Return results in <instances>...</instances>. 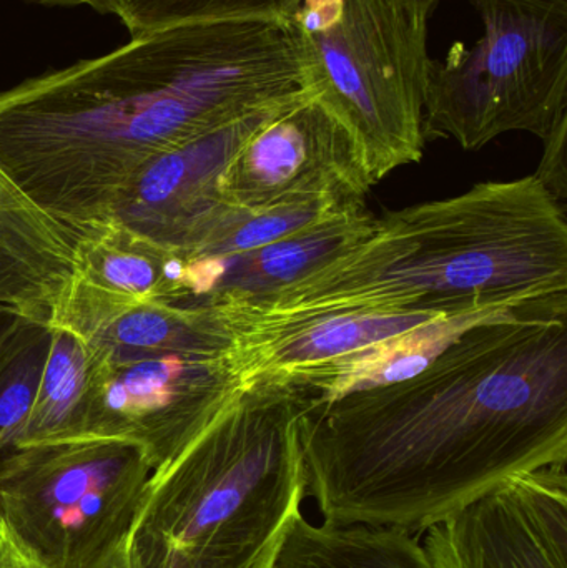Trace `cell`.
<instances>
[{"instance_id": "6da1fadb", "label": "cell", "mask_w": 567, "mask_h": 568, "mask_svg": "<svg viewBox=\"0 0 567 568\" xmlns=\"http://www.w3.org/2000/svg\"><path fill=\"white\" fill-rule=\"evenodd\" d=\"M566 316L506 314L415 376L306 397V496L323 523L422 534L513 477L567 464Z\"/></svg>"}, {"instance_id": "7a4b0ae2", "label": "cell", "mask_w": 567, "mask_h": 568, "mask_svg": "<svg viewBox=\"0 0 567 568\" xmlns=\"http://www.w3.org/2000/svg\"><path fill=\"white\" fill-rule=\"evenodd\" d=\"M290 19L185 22L0 92V169L82 233L153 156L308 89Z\"/></svg>"}, {"instance_id": "3957f363", "label": "cell", "mask_w": 567, "mask_h": 568, "mask_svg": "<svg viewBox=\"0 0 567 568\" xmlns=\"http://www.w3.org/2000/svg\"><path fill=\"white\" fill-rule=\"evenodd\" d=\"M225 311L233 333L335 313H567L566 212L535 175L373 220L368 235L298 283Z\"/></svg>"}, {"instance_id": "277c9868", "label": "cell", "mask_w": 567, "mask_h": 568, "mask_svg": "<svg viewBox=\"0 0 567 568\" xmlns=\"http://www.w3.org/2000/svg\"><path fill=\"white\" fill-rule=\"evenodd\" d=\"M293 387L250 386L153 473L125 544L130 568H279L306 497L303 406Z\"/></svg>"}, {"instance_id": "5b68a950", "label": "cell", "mask_w": 567, "mask_h": 568, "mask_svg": "<svg viewBox=\"0 0 567 568\" xmlns=\"http://www.w3.org/2000/svg\"><path fill=\"white\" fill-rule=\"evenodd\" d=\"M306 87L355 140L373 185L425 152L428 19L406 0H302Z\"/></svg>"}, {"instance_id": "8992f818", "label": "cell", "mask_w": 567, "mask_h": 568, "mask_svg": "<svg viewBox=\"0 0 567 568\" xmlns=\"http://www.w3.org/2000/svg\"><path fill=\"white\" fill-rule=\"evenodd\" d=\"M483 36L429 62L425 139L479 150L499 135L545 140L567 116V0H468Z\"/></svg>"}, {"instance_id": "52a82bcc", "label": "cell", "mask_w": 567, "mask_h": 568, "mask_svg": "<svg viewBox=\"0 0 567 568\" xmlns=\"http://www.w3.org/2000/svg\"><path fill=\"white\" fill-rule=\"evenodd\" d=\"M142 447L79 437L0 459V519L40 568H99L125 547L152 484Z\"/></svg>"}, {"instance_id": "ba28073f", "label": "cell", "mask_w": 567, "mask_h": 568, "mask_svg": "<svg viewBox=\"0 0 567 568\" xmlns=\"http://www.w3.org/2000/svg\"><path fill=\"white\" fill-rule=\"evenodd\" d=\"M89 351L92 383L82 437L136 444L153 473L179 456L242 389L226 353L109 357Z\"/></svg>"}, {"instance_id": "9c48e42d", "label": "cell", "mask_w": 567, "mask_h": 568, "mask_svg": "<svg viewBox=\"0 0 567 568\" xmlns=\"http://www.w3.org/2000/svg\"><path fill=\"white\" fill-rule=\"evenodd\" d=\"M372 186L355 140L310 89L253 130L220 180L223 202L240 209L320 200L365 205Z\"/></svg>"}, {"instance_id": "30bf717a", "label": "cell", "mask_w": 567, "mask_h": 568, "mask_svg": "<svg viewBox=\"0 0 567 568\" xmlns=\"http://www.w3.org/2000/svg\"><path fill=\"white\" fill-rule=\"evenodd\" d=\"M423 534L432 568H567L566 464L513 477Z\"/></svg>"}, {"instance_id": "8fae6325", "label": "cell", "mask_w": 567, "mask_h": 568, "mask_svg": "<svg viewBox=\"0 0 567 568\" xmlns=\"http://www.w3.org/2000/svg\"><path fill=\"white\" fill-rule=\"evenodd\" d=\"M282 105L250 113L153 156L120 190L109 219L156 242L175 245L200 216L223 203L220 180L230 160L253 130Z\"/></svg>"}, {"instance_id": "7c38bea8", "label": "cell", "mask_w": 567, "mask_h": 568, "mask_svg": "<svg viewBox=\"0 0 567 568\" xmlns=\"http://www.w3.org/2000/svg\"><path fill=\"white\" fill-rule=\"evenodd\" d=\"M438 317L442 314L366 311L249 324L233 334L226 359L242 389L282 386L303 390L340 361Z\"/></svg>"}, {"instance_id": "4fadbf2b", "label": "cell", "mask_w": 567, "mask_h": 568, "mask_svg": "<svg viewBox=\"0 0 567 568\" xmlns=\"http://www.w3.org/2000/svg\"><path fill=\"white\" fill-rule=\"evenodd\" d=\"M375 216L362 210L223 260L183 258L175 304L252 306L312 275L368 235Z\"/></svg>"}, {"instance_id": "5bb4252c", "label": "cell", "mask_w": 567, "mask_h": 568, "mask_svg": "<svg viewBox=\"0 0 567 568\" xmlns=\"http://www.w3.org/2000/svg\"><path fill=\"white\" fill-rule=\"evenodd\" d=\"M79 236L0 169V306L49 323L75 276Z\"/></svg>"}, {"instance_id": "9a60e30c", "label": "cell", "mask_w": 567, "mask_h": 568, "mask_svg": "<svg viewBox=\"0 0 567 568\" xmlns=\"http://www.w3.org/2000/svg\"><path fill=\"white\" fill-rule=\"evenodd\" d=\"M182 265L175 248L115 220L87 226L77 243L75 278L132 300L175 301Z\"/></svg>"}, {"instance_id": "2e32d148", "label": "cell", "mask_w": 567, "mask_h": 568, "mask_svg": "<svg viewBox=\"0 0 567 568\" xmlns=\"http://www.w3.org/2000/svg\"><path fill=\"white\" fill-rule=\"evenodd\" d=\"M506 314L526 313L479 310L438 317L340 361L303 390L313 399L332 400L356 390L398 383L425 369L466 331Z\"/></svg>"}, {"instance_id": "e0dca14e", "label": "cell", "mask_w": 567, "mask_h": 568, "mask_svg": "<svg viewBox=\"0 0 567 568\" xmlns=\"http://www.w3.org/2000/svg\"><path fill=\"white\" fill-rule=\"evenodd\" d=\"M362 210L366 206L332 200L270 209H240L223 202L200 216L172 248L185 260L230 258Z\"/></svg>"}, {"instance_id": "ac0fdd59", "label": "cell", "mask_w": 567, "mask_h": 568, "mask_svg": "<svg viewBox=\"0 0 567 568\" xmlns=\"http://www.w3.org/2000/svg\"><path fill=\"white\" fill-rule=\"evenodd\" d=\"M279 568H432L418 534L393 527L308 523L300 514Z\"/></svg>"}, {"instance_id": "d6986e66", "label": "cell", "mask_w": 567, "mask_h": 568, "mask_svg": "<svg viewBox=\"0 0 567 568\" xmlns=\"http://www.w3.org/2000/svg\"><path fill=\"white\" fill-rule=\"evenodd\" d=\"M92 357L82 339L52 326L49 357L17 447L79 439L89 410Z\"/></svg>"}, {"instance_id": "ffe728a7", "label": "cell", "mask_w": 567, "mask_h": 568, "mask_svg": "<svg viewBox=\"0 0 567 568\" xmlns=\"http://www.w3.org/2000/svg\"><path fill=\"white\" fill-rule=\"evenodd\" d=\"M52 326L26 320L0 351V459L16 449L49 357Z\"/></svg>"}, {"instance_id": "44dd1931", "label": "cell", "mask_w": 567, "mask_h": 568, "mask_svg": "<svg viewBox=\"0 0 567 568\" xmlns=\"http://www.w3.org/2000/svg\"><path fill=\"white\" fill-rule=\"evenodd\" d=\"M302 0H119L117 16L132 36L185 22L290 19Z\"/></svg>"}, {"instance_id": "7402d4cb", "label": "cell", "mask_w": 567, "mask_h": 568, "mask_svg": "<svg viewBox=\"0 0 567 568\" xmlns=\"http://www.w3.org/2000/svg\"><path fill=\"white\" fill-rule=\"evenodd\" d=\"M545 153L536 179L548 190L549 195L556 200L559 206L566 212L567 195V169H566V143H567V116L559 120L553 132L543 140Z\"/></svg>"}, {"instance_id": "603a6c76", "label": "cell", "mask_w": 567, "mask_h": 568, "mask_svg": "<svg viewBox=\"0 0 567 568\" xmlns=\"http://www.w3.org/2000/svg\"><path fill=\"white\" fill-rule=\"evenodd\" d=\"M23 2L33 3V6L62 7V9L85 7V9L95 10L99 13L117 16V2L119 0H23Z\"/></svg>"}, {"instance_id": "cb8c5ba5", "label": "cell", "mask_w": 567, "mask_h": 568, "mask_svg": "<svg viewBox=\"0 0 567 568\" xmlns=\"http://www.w3.org/2000/svg\"><path fill=\"white\" fill-rule=\"evenodd\" d=\"M23 320H26V316L17 313V311L0 306V351L9 343L10 337Z\"/></svg>"}, {"instance_id": "d4e9b609", "label": "cell", "mask_w": 567, "mask_h": 568, "mask_svg": "<svg viewBox=\"0 0 567 568\" xmlns=\"http://www.w3.org/2000/svg\"><path fill=\"white\" fill-rule=\"evenodd\" d=\"M0 568H40L37 567L36 564L30 562L26 557L20 556L16 549H12V552L6 557L2 564H0Z\"/></svg>"}, {"instance_id": "484cf974", "label": "cell", "mask_w": 567, "mask_h": 568, "mask_svg": "<svg viewBox=\"0 0 567 568\" xmlns=\"http://www.w3.org/2000/svg\"><path fill=\"white\" fill-rule=\"evenodd\" d=\"M438 2L439 0H406V3H408L415 12H418L419 16L426 17V19L432 17L433 10L436 9Z\"/></svg>"}, {"instance_id": "4316f807", "label": "cell", "mask_w": 567, "mask_h": 568, "mask_svg": "<svg viewBox=\"0 0 567 568\" xmlns=\"http://www.w3.org/2000/svg\"><path fill=\"white\" fill-rule=\"evenodd\" d=\"M13 546L10 542L9 536H7L6 527H3L2 519H0V564L6 560V557L12 552Z\"/></svg>"}, {"instance_id": "83f0119b", "label": "cell", "mask_w": 567, "mask_h": 568, "mask_svg": "<svg viewBox=\"0 0 567 568\" xmlns=\"http://www.w3.org/2000/svg\"><path fill=\"white\" fill-rule=\"evenodd\" d=\"M99 568H130L129 560H126L125 547Z\"/></svg>"}]
</instances>
